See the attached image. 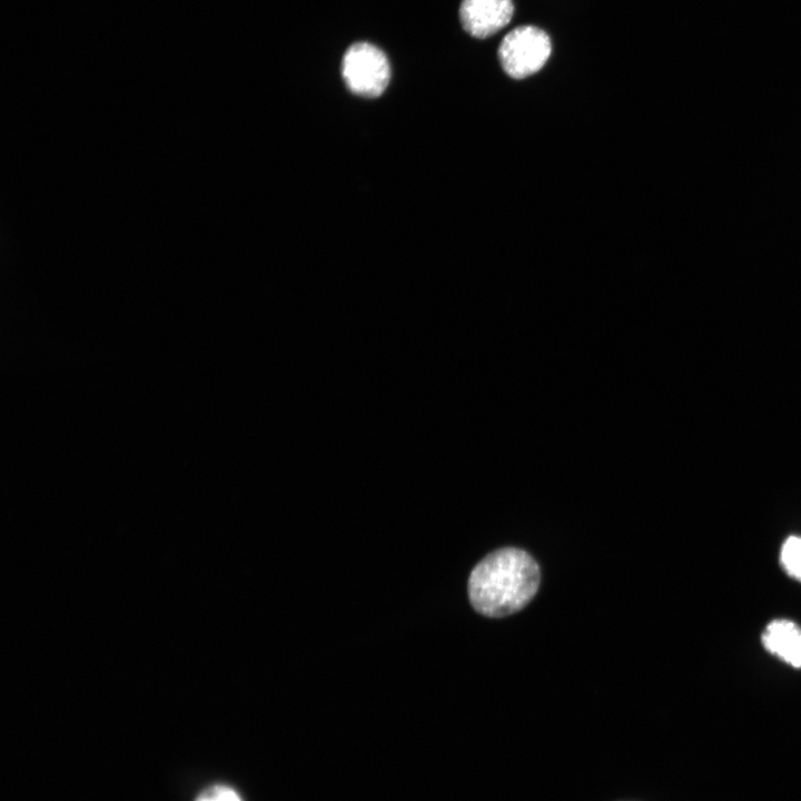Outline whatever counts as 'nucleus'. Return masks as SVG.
I'll return each instance as SVG.
<instances>
[{
  "mask_svg": "<svg viewBox=\"0 0 801 801\" xmlns=\"http://www.w3.org/2000/svg\"><path fill=\"white\" fill-rule=\"evenodd\" d=\"M540 567L525 551L497 550L485 556L468 580L469 601L478 613L503 617L522 610L536 594Z\"/></svg>",
  "mask_w": 801,
  "mask_h": 801,
  "instance_id": "1",
  "label": "nucleus"
},
{
  "mask_svg": "<svg viewBox=\"0 0 801 801\" xmlns=\"http://www.w3.org/2000/svg\"><path fill=\"white\" fill-rule=\"evenodd\" d=\"M552 52L550 36L538 27L520 26L501 41L497 57L513 79H524L543 68Z\"/></svg>",
  "mask_w": 801,
  "mask_h": 801,
  "instance_id": "2",
  "label": "nucleus"
},
{
  "mask_svg": "<svg viewBox=\"0 0 801 801\" xmlns=\"http://www.w3.org/2000/svg\"><path fill=\"white\" fill-rule=\"evenodd\" d=\"M342 77L348 89L362 97L380 96L390 80V66L385 53L368 42H356L342 60Z\"/></svg>",
  "mask_w": 801,
  "mask_h": 801,
  "instance_id": "3",
  "label": "nucleus"
},
{
  "mask_svg": "<svg viewBox=\"0 0 801 801\" xmlns=\"http://www.w3.org/2000/svg\"><path fill=\"white\" fill-rule=\"evenodd\" d=\"M512 0H462L458 16L463 29L474 38H488L510 23Z\"/></svg>",
  "mask_w": 801,
  "mask_h": 801,
  "instance_id": "4",
  "label": "nucleus"
},
{
  "mask_svg": "<svg viewBox=\"0 0 801 801\" xmlns=\"http://www.w3.org/2000/svg\"><path fill=\"white\" fill-rule=\"evenodd\" d=\"M764 649L792 668L801 669V627L778 619L770 622L761 636Z\"/></svg>",
  "mask_w": 801,
  "mask_h": 801,
  "instance_id": "5",
  "label": "nucleus"
},
{
  "mask_svg": "<svg viewBox=\"0 0 801 801\" xmlns=\"http://www.w3.org/2000/svg\"><path fill=\"white\" fill-rule=\"evenodd\" d=\"M780 561L784 571L801 582V536H790L782 544Z\"/></svg>",
  "mask_w": 801,
  "mask_h": 801,
  "instance_id": "6",
  "label": "nucleus"
},
{
  "mask_svg": "<svg viewBox=\"0 0 801 801\" xmlns=\"http://www.w3.org/2000/svg\"><path fill=\"white\" fill-rule=\"evenodd\" d=\"M196 801H241L239 795L230 788L215 785L204 791Z\"/></svg>",
  "mask_w": 801,
  "mask_h": 801,
  "instance_id": "7",
  "label": "nucleus"
}]
</instances>
